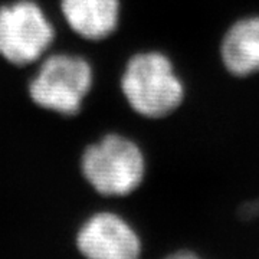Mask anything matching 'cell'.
I'll return each instance as SVG.
<instances>
[{
    "label": "cell",
    "mask_w": 259,
    "mask_h": 259,
    "mask_svg": "<svg viewBox=\"0 0 259 259\" xmlns=\"http://www.w3.org/2000/svg\"><path fill=\"white\" fill-rule=\"evenodd\" d=\"M121 90L130 107L147 118H163L185 101V83L170 58L150 51L134 55L121 78Z\"/></svg>",
    "instance_id": "obj_1"
},
{
    "label": "cell",
    "mask_w": 259,
    "mask_h": 259,
    "mask_svg": "<svg viewBox=\"0 0 259 259\" xmlns=\"http://www.w3.org/2000/svg\"><path fill=\"white\" fill-rule=\"evenodd\" d=\"M81 168L85 180L98 193L127 196L143 183L146 158L134 141L110 134L85 150Z\"/></svg>",
    "instance_id": "obj_2"
},
{
    "label": "cell",
    "mask_w": 259,
    "mask_h": 259,
    "mask_svg": "<svg viewBox=\"0 0 259 259\" xmlns=\"http://www.w3.org/2000/svg\"><path fill=\"white\" fill-rule=\"evenodd\" d=\"M91 87L93 69L85 59L58 54L44 61L29 85V94L33 102L45 110L75 115Z\"/></svg>",
    "instance_id": "obj_3"
},
{
    "label": "cell",
    "mask_w": 259,
    "mask_h": 259,
    "mask_svg": "<svg viewBox=\"0 0 259 259\" xmlns=\"http://www.w3.org/2000/svg\"><path fill=\"white\" fill-rule=\"evenodd\" d=\"M55 30L42 8L19 0L0 8V55L13 65L37 61L54 42Z\"/></svg>",
    "instance_id": "obj_4"
},
{
    "label": "cell",
    "mask_w": 259,
    "mask_h": 259,
    "mask_svg": "<svg viewBox=\"0 0 259 259\" xmlns=\"http://www.w3.org/2000/svg\"><path fill=\"white\" fill-rule=\"evenodd\" d=\"M76 246L91 259H136L141 253L137 232L115 213H97L78 232Z\"/></svg>",
    "instance_id": "obj_5"
},
{
    "label": "cell",
    "mask_w": 259,
    "mask_h": 259,
    "mask_svg": "<svg viewBox=\"0 0 259 259\" xmlns=\"http://www.w3.org/2000/svg\"><path fill=\"white\" fill-rule=\"evenodd\" d=\"M225 69L233 76H250L259 72V16L233 22L225 32L219 48Z\"/></svg>",
    "instance_id": "obj_6"
},
{
    "label": "cell",
    "mask_w": 259,
    "mask_h": 259,
    "mask_svg": "<svg viewBox=\"0 0 259 259\" xmlns=\"http://www.w3.org/2000/svg\"><path fill=\"white\" fill-rule=\"evenodd\" d=\"M66 23L88 40L108 37L120 22V0H61Z\"/></svg>",
    "instance_id": "obj_7"
}]
</instances>
